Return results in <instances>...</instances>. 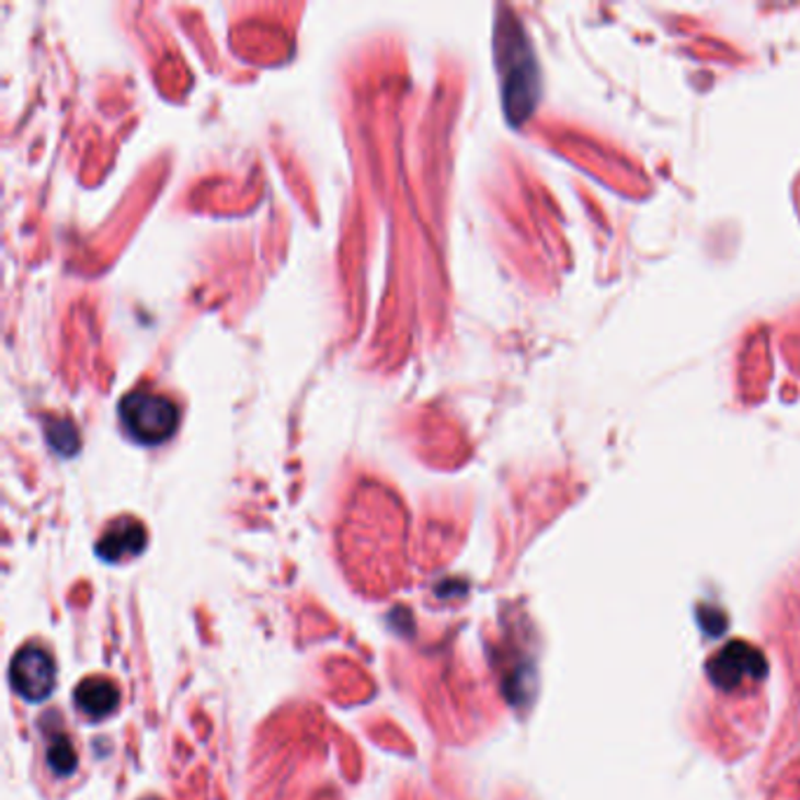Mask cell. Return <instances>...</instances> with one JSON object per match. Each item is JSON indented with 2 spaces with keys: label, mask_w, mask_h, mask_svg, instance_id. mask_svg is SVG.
<instances>
[{
  "label": "cell",
  "mask_w": 800,
  "mask_h": 800,
  "mask_svg": "<svg viewBox=\"0 0 800 800\" xmlns=\"http://www.w3.org/2000/svg\"><path fill=\"white\" fill-rule=\"evenodd\" d=\"M495 47L500 73H503L505 113L512 125H522L538 104L540 76L526 33L514 16L500 20Z\"/></svg>",
  "instance_id": "obj_1"
},
{
  "label": "cell",
  "mask_w": 800,
  "mask_h": 800,
  "mask_svg": "<svg viewBox=\"0 0 800 800\" xmlns=\"http://www.w3.org/2000/svg\"><path fill=\"white\" fill-rule=\"evenodd\" d=\"M121 421L132 439L144 446H158L176 432L179 409L162 395L137 392L121 402Z\"/></svg>",
  "instance_id": "obj_2"
},
{
  "label": "cell",
  "mask_w": 800,
  "mask_h": 800,
  "mask_svg": "<svg viewBox=\"0 0 800 800\" xmlns=\"http://www.w3.org/2000/svg\"><path fill=\"white\" fill-rule=\"evenodd\" d=\"M57 670L43 648L28 645L14 655L10 666V683L28 702H43L55 690Z\"/></svg>",
  "instance_id": "obj_3"
},
{
  "label": "cell",
  "mask_w": 800,
  "mask_h": 800,
  "mask_svg": "<svg viewBox=\"0 0 800 800\" xmlns=\"http://www.w3.org/2000/svg\"><path fill=\"white\" fill-rule=\"evenodd\" d=\"M763 658L756 653L754 648L732 643L723 653L711 662V676L721 683V688H735L746 678L761 676Z\"/></svg>",
  "instance_id": "obj_4"
},
{
  "label": "cell",
  "mask_w": 800,
  "mask_h": 800,
  "mask_svg": "<svg viewBox=\"0 0 800 800\" xmlns=\"http://www.w3.org/2000/svg\"><path fill=\"white\" fill-rule=\"evenodd\" d=\"M144 547H146V528L141 526V522L123 516V519L106 528L102 540L96 545V552L104 561L118 563L141 555Z\"/></svg>",
  "instance_id": "obj_5"
},
{
  "label": "cell",
  "mask_w": 800,
  "mask_h": 800,
  "mask_svg": "<svg viewBox=\"0 0 800 800\" xmlns=\"http://www.w3.org/2000/svg\"><path fill=\"white\" fill-rule=\"evenodd\" d=\"M73 697H76L78 709L94 721L106 719V716H111L121 702V693H118V688H115V683H111L108 678H102V676L82 681Z\"/></svg>",
  "instance_id": "obj_6"
},
{
  "label": "cell",
  "mask_w": 800,
  "mask_h": 800,
  "mask_svg": "<svg viewBox=\"0 0 800 800\" xmlns=\"http://www.w3.org/2000/svg\"><path fill=\"white\" fill-rule=\"evenodd\" d=\"M47 763H49V768H53V773L59 777H66L76 770V752L64 735L49 740Z\"/></svg>",
  "instance_id": "obj_7"
},
{
  "label": "cell",
  "mask_w": 800,
  "mask_h": 800,
  "mask_svg": "<svg viewBox=\"0 0 800 800\" xmlns=\"http://www.w3.org/2000/svg\"><path fill=\"white\" fill-rule=\"evenodd\" d=\"M47 439L64 456L76 454V448H78V432L69 421H55L53 425H49Z\"/></svg>",
  "instance_id": "obj_8"
},
{
  "label": "cell",
  "mask_w": 800,
  "mask_h": 800,
  "mask_svg": "<svg viewBox=\"0 0 800 800\" xmlns=\"http://www.w3.org/2000/svg\"><path fill=\"white\" fill-rule=\"evenodd\" d=\"M151 800H153V798H151Z\"/></svg>",
  "instance_id": "obj_9"
}]
</instances>
